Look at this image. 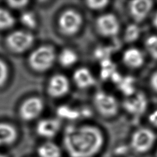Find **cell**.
<instances>
[{"instance_id":"cell-1","label":"cell","mask_w":157,"mask_h":157,"mask_svg":"<svg viewBox=\"0 0 157 157\" xmlns=\"http://www.w3.org/2000/svg\"><path fill=\"white\" fill-rule=\"evenodd\" d=\"M63 144L71 157H91L101 148L103 136L94 126H69L65 129Z\"/></svg>"},{"instance_id":"cell-2","label":"cell","mask_w":157,"mask_h":157,"mask_svg":"<svg viewBox=\"0 0 157 157\" xmlns=\"http://www.w3.org/2000/svg\"><path fill=\"white\" fill-rule=\"evenodd\" d=\"M56 59V53L50 45H42L35 49L29 55L28 61L35 71L43 72L50 68Z\"/></svg>"},{"instance_id":"cell-3","label":"cell","mask_w":157,"mask_h":157,"mask_svg":"<svg viewBox=\"0 0 157 157\" xmlns=\"http://www.w3.org/2000/svg\"><path fill=\"white\" fill-rule=\"evenodd\" d=\"M82 22V15L77 10L68 9L62 12L59 16L58 25L63 34L72 36L80 30Z\"/></svg>"},{"instance_id":"cell-4","label":"cell","mask_w":157,"mask_h":157,"mask_svg":"<svg viewBox=\"0 0 157 157\" xmlns=\"http://www.w3.org/2000/svg\"><path fill=\"white\" fill-rule=\"evenodd\" d=\"M93 102L98 112L104 117H111L118 112V104L117 99L106 92H97L94 96Z\"/></svg>"},{"instance_id":"cell-5","label":"cell","mask_w":157,"mask_h":157,"mask_svg":"<svg viewBox=\"0 0 157 157\" xmlns=\"http://www.w3.org/2000/svg\"><path fill=\"white\" fill-rule=\"evenodd\" d=\"M155 140V135L151 130L148 128H140L133 133L131 145L134 151L143 153L151 148Z\"/></svg>"},{"instance_id":"cell-6","label":"cell","mask_w":157,"mask_h":157,"mask_svg":"<svg viewBox=\"0 0 157 157\" xmlns=\"http://www.w3.org/2000/svg\"><path fill=\"white\" fill-rule=\"evenodd\" d=\"M34 42L33 36L26 31H17L10 33L7 37V46L15 52H23L28 50Z\"/></svg>"},{"instance_id":"cell-7","label":"cell","mask_w":157,"mask_h":157,"mask_svg":"<svg viewBox=\"0 0 157 157\" xmlns=\"http://www.w3.org/2000/svg\"><path fill=\"white\" fill-rule=\"evenodd\" d=\"M96 26L100 34L105 37L117 35L120 29V23L117 18L112 13H105L99 17Z\"/></svg>"},{"instance_id":"cell-8","label":"cell","mask_w":157,"mask_h":157,"mask_svg":"<svg viewBox=\"0 0 157 157\" xmlns=\"http://www.w3.org/2000/svg\"><path fill=\"white\" fill-rule=\"evenodd\" d=\"M69 88V82L66 76L62 74H55L48 81L47 92L51 97L57 98L66 94Z\"/></svg>"},{"instance_id":"cell-9","label":"cell","mask_w":157,"mask_h":157,"mask_svg":"<svg viewBox=\"0 0 157 157\" xmlns=\"http://www.w3.org/2000/svg\"><path fill=\"white\" fill-rule=\"evenodd\" d=\"M44 109L42 99L37 97H32L26 99L20 109L21 117L25 120H32L37 117Z\"/></svg>"},{"instance_id":"cell-10","label":"cell","mask_w":157,"mask_h":157,"mask_svg":"<svg viewBox=\"0 0 157 157\" xmlns=\"http://www.w3.org/2000/svg\"><path fill=\"white\" fill-rule=\"evenodd\" d=\"M131 16L137 22L144 20L153 7V1L150 0H134L129 3Z\"/></svg>"},{"instance_id":"cell-11","label":"cell","mask_w":157,"mask_h":157,"mask_svg":"<svg viewBox=\"0 0 157 157\" xmlns=\"http://www.w3.org/2000/svg\"><path fill=\"white\" fill-rule=\"evenodd\" d=\"M124 109L130 114L139 115L143 113L147 107V100L142 93H134V95L125 100L123 102Z\"/></svg>"},{"instance_id":"cell-12","label":"cell","mask_w":157,"mask_h":157,"mask_svg":"<svg viewBox=\"0 0 157 157\" xmlns=\"http://www.w3.org/2000/svg\"><path fill=\"white\" fill-rule=\"evenodd\" d=\"M59 128L60 122L59 120L54 118H47L38 122L36 126V131L42 137L50 138L56 134Z\"/></svg>"},{"instance_id":"cell-13","label":"cell","mask_w":157,"mask_h":157,"mask_svg":"<svg viewBox=\"0 0 157 157\" xmlns=\"http://www.w3.org/2000/svg\"><path fill=\"white\" fill-rule=\"evenodd\" d=\"M73 80L80 88H88L95 83V79L91 71L86 67H80L75 71Z\"/></svg>"},{"instance_id":"cell-14","label":"cell","mask_w":157,"mask_h":157,"mask_svg":"<svg viewBox=\"0 0 157 157\" xmlns=\"http://www.w3.org/2000/svg\"><path fill=\"white\" fill-rule=\"evenodd\" d=\"M122 59L125 65L132 69L140 67L144 61L143 53L136 48H129L125 50Z\"/></svg>"},{"instance_id":"cell-15","label":"cell","mask_w":157,"mask_h":157,"mask_svg":"<svg viewBox=\"0 0 157 157\" xmlns=\"http://www.w3.org/2000/svg\"><path fill=\"white\" fill-rule=\"evenodd\" d=\"M17 137V131L12 125L6 123H0V145L12 143Z\"/></svg>"},{"instance_id":"cell-16","label":"cell","mask_w":157,"mask_h":157,"mask_svg":"<svg viewBox=\"0 0 157 157\" xmlns=\"http://www.w3.org/2000/svg\"><path fill=\"white\" fill-rule=\"evenodd\" d=\"M39 157H60L61 150L55 144L48 142L41 145L37 149Z\"/></svg>"},{"instance_id":"cell-17","label":"cell","mask_w":157,"mask_h":157,"mask_svg":"<svg viewBox=\"0 0 157 157\" xmlns=\"http://www.w3.org/2000/svg\"><path fill=\"white\" fill-rule=\"evenodd\" d=\"M77 53L71 48H64L58 56V61L60 64L65 67L73 66L77 61Z\"/></svg>"},{"instance_id":"cell-18","label":"cell","mask_w":157,"mask_h":157,"mask_svg":"<svg viewBox=\"0 0 157 157\" xmlns=\"http://www.w3.org/2000/svg\"><path fill=\"white\" fill-rule=\"evenodd\" d=\"M117 84L123 94L127 96H132L135 92L134 79L130 76L121 77Z\"/></svg>"},{"instance_id":"cell-19","label":"cell","mask_w":157,"mask_h":157,"mask_svg":"<svg viewBox=\"0 0 157 157\" xmlns=\"http://www.w3.org/2000/svg\"><path fill=\"white\" fill-rule=\"evenodd\" d=\"M57 114L63 118L75 120L79 117L80 113L78 110L67 105H61L57 109Z\"/></svg>"},{"instance_id":"cell-20","label":"cell","mask_w":157,"mask_h":157,"mask_svg":"<svg viewBox=\"0 0 157 157\" xmlns=\"http://www.w3.org/2000/svg\"><path fill=\"white\" fill-rule=\"evenodd\" d=\"M14 21V18L9 11L0 8V29H5L12 27Z\"/></svg>"},{"instance_id":"cell-21","label":"cell","mask_w":157,"mask_h":157,"mask_svg":"<svg viewBox=\"0 0 157 157\" xmlns=\"http://www.w3.org/2000/svg\"><path fill=\"white\" fill-rule=\"evenodd\" d=\"M140 36V28L136 24L129 25L124 32V39L128 42L136 41Z\"/></svg>"},{"instance_id":"cell-22","label":"cell","mask_w":157,"mask_h":157,"mask_svg":"<svg viewBox=\"0 0 157 157\" xmlns=\"http://www.w3.org/2000/svg\"><path fill=\"white\" fill-rule=\"evenodd\" d=\"M145 46L150 55L157 59V36H150L145 40Z\"/></svg>"},{"instance_id":"cell-23","label":"cell","mask_w":157,"mask_h":157,"mask_svg":"<svg viewBox=\"0 0 157 157\" xmlns=\"http://www.w3.org/2000/svg\"><path fill=\"white\" fill-rule=\"evenodd\" d=\"M102 69L101 71V76L103 78L106 79L111 77L115 72L113 64L109 59H105L101 63Z\"/></svg>"},{"instance_id":"cell-24","label":"cell","mask_w":157,"mask_h":157,"mask_svg":"<svg viewBox=\"0 0 157 157\" xmlns=\"http://www.w3.org/2000/svg\"><path fill=\"white\" fill-rule=\"evenodd\" d=\"M21 23L29 28H34L36 26V19L34 15L30 12H23L20 16Z\"/></svg>"},{"instance_id":"cell-25","label":"cell","mask_w":157,"mask_h":157,"mask_svg":"<svg viewBox=\"0 0 157 157\" xmlns=\"http://www.w3.org/2000/svg\"><path fill=\"white\" fill-rule=\"evenodd\" d=\"M109 1H88L86 2V6L92 10H99L105 8L109 4Z\"/></svg>"},{"instance_id":"cell-26","label":"cell","mask_w":157,"mask_h":157,"mask_svg":"<svg viewBox=\"0 0 157 157\" xmlns=\"http://www.w3.org/2000/svg\"><path fill=\"white\" fill-rule=\"evenodd\" d=\"M8 76V68L6 63L0 59V86L4 84Z\"/></svg>"},{"instance_id":"cell-27","label":"cell","mask_w":157,"mask_h":157,"mask_svg":"<svg viewBox=\"0 0 157 157\" xmlns=\"http://www.w3.org/2000/svg\"><path fill=\"white\" fill-rule=\"evenodd\" d=\"M28 2L26 1H8L9 6L13 9H20L25 7Z\"/></svg>"},{"instance_id":"cell-28","label":"cell","mask_w":157,"mask_h":157,"mask_svg":"<svg viewBox=\"0 0 157 157\" xmlns=\"http://www.w3.org/2000/svg\"><path fill=\"white\" fill-rule=\"evenodd\" d=\"M150 83L151 88L157 92V71L151 76Z\"/></svg>"},{"instance_id":"cell-29","label":"cell","mask_w":157,"mask_h":157,"mask_svg":"<svg viewBox=\"0 0 157 157\" xmlns=\"http://www.w3.org/2000/svg\"><path fill=\"white\" fill-rule=\"evenodd\" d=\"M148 120L153 125L157 127V110L152 112L148 116Z\"/></svg>"},{"instance_id":"cell-30","label":"cell","mask_w":157,"mask_h":157,"mask_svg":"<svg viewBox=\"0 0 157 157\" xmlns=\"http://www.w3.org/2000/svg\"><path fill=\"white\" fill-rule=\"evenodd\" d=\"M153 25L157 28V12L155 13L153 19Z\"/></svg>"},{"instance_id":"cell-31","label":"cell","mask_w":157,"mask_h":157,"mask_svg":"<svg viewBox=\"0 0 157 157\" xmlns=\"http://www.w3.org/2000/svg\"><path fill=\"white\" fill-rule=\"evenodd\" d=\"M0 157H6L5 155H2V154H1V153H0Z\"/></svg>"}]
</instances>
